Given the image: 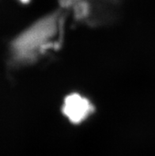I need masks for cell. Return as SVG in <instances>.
<instances>
[{"label": "cell", "instance_id": "2", "mask_svg": "<svg viewBox=\"0 0 155 156\" xmlns=\"http://www.w3.org/2000/svg\"><path fill=\"white\" fill-rule=\"evenodd\" d=\"M93 109L90 101L79 94L68 95L63 105V113L73 124L83 122L93 112Z\"/></svg>", "mask_w": 155, "mask_h": 156}, {"label": "cell", "instance_id": "1", "mask_svg": "<svg viewBox=\"0 0 155 156\" xmlns=\"http://www.w3.org/2000/svg\"><path fill=\"white\" fill-rule=\"evenodd\" d=\"M61 17L54 13L40 19L20 34L12 43L14 58L19 62H30L52 46L53 38L60 28Z\"/></svg>", "mask_w": 155, "mask_h": 156}, {"label": "cell", "instance_id": "3", "mask_svg": "<svg viewBox=\"0 0 155 156\" xmlns=\"http://www.w3.org/2000/svg\"><path fill=\"white\" fill-rule=\"evenodd\" d=\"M75 9V14L77 18H85L90 11V5L84 0H80L75 2L73 6Z\"/></svg>", "mask_w": 155, "mask_h": 156}, {"label": "cell", "instance_id": "4", "mask_svg": "<svg viewBox=\"0 0 155 156\" xmlns=\"http://www.w3.org/2000/svg\"><path fill=\"white\" fill-rule=\"evenodd\" d=\"M78 1H80V0H59V4L61 6L67 8L74 6V4Z\"/></svg>", "mask_w": 155, "mask_h": 156}]
</instances>
